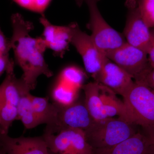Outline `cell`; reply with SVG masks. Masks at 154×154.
I'll return each instance as SVG.
<instances>
[{
  "mask_svg": "<svg viewBox=\"0 0 154 154\" xmlns=\"http://www.w3.org/2000/svg\"><path fill=\"white\" fill-rule=\"evenodd\" d=\"M11 22L13 29L10 38L11 49L14 52L15 62L23 72L20 79L30 91L36 88L40 76L50 78L53 75L45 59L47 47L42 36L34 38L30 36L34 25L22 15L13 14Z\"/></svg>",
  "mask_w": 154,
  "mask_h": 154,
  "instance_id": "1",
  "label": "cell"
},
{
  "mask_svg": "<svg viewBox=\"0 0 154 154\" xmlns=\"http://www.w3.org/2000/svg\"><path fill=\"white\" fill-rule=\"evenodd\" d=\"M134 125L119 117H111L94 121L85 132L88 143L93 148H108L136 133Z\"/></svg>",
  "mask_w": 154,
  "mask_h": 154,
  "instance_id": "2",
  "label": "cell"
},
{
  "mask_svg": "<svg viewBox=\"0 0 154 154\" xmlns=\"http://www.w3.org/2000/svg\"><path fill=\"white\" fill-rule=\"evenodd\" d=\"M0 85V134H8L13 122L18 120V108L21 97L30 92L14 73V66L6 72Z\"/></svg>",
  "mask_w": 154,
  "mask_h": 154,
  "instance_id": "3",
  "label": "cell"
},
{
  "mask_svg": "<svg viewBox=\"0 0 154 154\" xmlns=\"http://www.w3.org/2000/svg\"><path fill=\"white\" fill-rule=\"evenodd\" d=\"M123 98L133 124L145 129L154 128V90L134 82Z\"/></svg>",
  "mask_w": 154,
  "mask_h": 154,
  "instance_id": "4",
  "label": "cell"
},
{
  "mask_svg": "<svg viewBox=\"0 0 154 154\" xmlns=\"http://www.w3.org/2000/svg\"><path fill=\"white\" fill-rule=\"evenodd\" d=\"M99 1H85L90 14L88 27L91 30V36L96 47L106 55L127 42L123 35L112 28L102 17L97 5Z\"/></svg>",
  "mask_w": 154,
  "mask_h": 154,
  "instance_id": "5",
  "label": "cell"
},
{
  "mask_svg": "<svg viewBox=\"0 0 154 154\" xmlns=\"http://www.w3.org/2000/svg\"><path fill=\"white\" fill-rule=\"evenodd\" d=\"M42 136L52 154H94V149L82 130L67 128L55 133L44 131Z\"/></svg>",
  "mask_w": 154,
  "mask_h": 154,
  "instance_id": "6",
  "label": "cell"
},
{
  "mask_svg": "<svg viewBox=\"0 0 154 154\" xmlns=\"http://www.w3.org/2000/svg\"><path fill=\"white\" fill-rule=\"evenodd\" d=\"M105 56L126 72L135 82H142L152 68L147 53L127 42Z\"/></svg>",
  "mask_w": 154,
  "mask_h": 154,
  "instance_id": "7",
  "label": "cell"
},
{
  "mask_svg": "<svg viewBox=\"0 0 154 154\" xmlns=\"http://www.w3.org/2000/svg\"><path fill=\"white\" fill-rule=\"evenodd\" d=\"M71 44L82 59L86 72L94 78L100 72L107 57L96 47L91 35L80 29L76 23H72Z\"/></svg>",
  "mask_w": 154,
  "mask_h": 154,
  "instance_id": "8",
  "label": "cell"
},
{
  "mask_svg": "<svg viewBox=\"0 0 154 154\" xmlns=\"http://www.w3.org/2000/svg\"><path fill=\"white\" fill-rule=\"evenodd\" d=\"M54 104L57 107L55 123L51 127H46L45 131L46 132L55 133L67 128H77L85 131L94 122L85 101L81 102L77 100L73 104L66 107Z\"/></svg>",
  "mask_w": 154,
  "mask_h": 154,
  "instance_id": "9",
  "label": "cell"
},
{
  "mask_svg": "<svg viewBox=\"0 0 154 154\" xmlns=\"http://www.w3.org/2000/svg\"><path fill=\"white\" fill-rule=\"evenodd\" d=\"M128 9L123 36L126 42L148 53L150 45L151 29L145 22L136 0H128Z\"/></svg>",
  "mask_w": 154,
  "mask_h": 154,
  "instance_id": "10",
  "label": "cell"
},
{
  "mask_svg": "<svg viewBox=\"0 0 154 154\" xmlns=\"http://www.w3.org/2000/svg\"><path fill=\"white\" fill-rule=\"evenodd\" d=\"M95 82L123 97L134 83L132 77L107 57L102 69L94 78Z\"/></svg>",
  "mask_w": 154,
  "mask_h": 154,
  "instance_id": "11",
  "label": "cell"
},
{
  "mask_svg": "<svg viewBox=\"0 0 154 154\" xmlns=\"http://www.w3.org/2000/svg\"><path fill=\"white\" fill-rule=\"evenodd\" d=\"M39 21L43 28L42 37L47 48L51 50L56 56L63 57L71 44L72 23L65 26L54 25L49 22L44 14L41 15Z\"/></svg>",
  "mask_w": 154,
  "mask_h": 154,
  "instance_id": "12",
  "label": "cell"
},
{
  "mask_svg": "<svg viewBox=\"0 0 154 154\" xmlns=\"http://www.w3.org/2000/svg\"><path fill=\"white\" fill-rule=\"evenodd\" d=\"M0 141L6 154H51L42 136L12 137L0 134Z\"/></svg>",
  "mask_w": 154,
  "mask_h": 154,
  "instance_id": "13",
  "label": "cell"
},
{
  "mask_svg": "<svg viewBox=\"0 0 154 154\" xmlns=\"http://www.w3.org/2000/svg\"><path fill=\"white\" fill-rule=\"evenodd\" d=\"M94 154H150L148 138L137 132L116 145L102 149H94Z\"/></svg>",
  "mask_w": 154,
  "mask_h": 154,
  "instance_id": "14",
  "label": "cell"
},
{
  "mask_svg": "<svg viewBox=\"0 0 154 154\" xmlns=\"http://www.w3.org/2000/svg\"><path fill=\"white\" fill-rule=\"evenodd\" d=\"M100 83L95 82L84 85L82 87L85 94V103L94 121L107 118L100 98Z\"/></svg>",
  "mask_w": 154,
  "mask_h": 154,
  "instance_id": "15",
  "label": "cell"
},
{
  "mask_svg": "<svg viewBox=\"0 0 154 154\" xmlns=\"http://www.w3.org/2000/svg\"><path fill=\"white\" fill-rule=\"evenodd\" d=\"M32 106L36 115L42 124L47 125V127L53 126L55 123L57 115L56 105L49 102L47 97H39L30 94Z\"/></svg>",
  "mask_w": 154,
  "mask_h": 154,
  "instance_id": "16",
  "label": "cell"
},
{
  "mask_svg": "<svg viewBox=\"0 0 154 154\" xmlns=\"http://www.w3.org/2000/svg\"><path fill=\"white\" fill-rule=\"evenodd\" d=\"M80 90L57 79L51 90L53 102L62 107L71 105L78 100Z\"/></svg>",
  "mask_w": 154,
  "mask_h": 154,
  "instance_id": "17",
  "label": "cell"
},
{
  "mask_svg": "<svg viewBox=\"0 0 154 154\" xmlns=\"http://www.w3.org/2000/svg\"><path fill=\"white\" fill-rule=\"evenodd\" d=\"M30 92L22 95L18 108V120L22 121L26 129H32L42 124L41 120L33 110Z\"/></svg>",
  "mask_w": 154,
  "mask_h": 154,
  "instance_id": "18",
  "label": "cell"
},
{
  "mask_svg": "<svg viewBox=\"0 0 154 154\" xmlns=\"http://www.w3.org/2000/svg\"><path fill=\"white\" fill-rule=\"evenodd\" d=\"M85 73L82 69L75 66H69L62 70L58 76V79L70 85L82 89L86 79Z\"/></svg>",
  "mask_w": 154,
  "mask_h": 154,
  "instance_id": "19",
  "label": "cell"
},
{
  "mask_svg": "<svg viewBox=\"0 0 154 154\" xmlns=\"http://www.w3.org/2000/svg\"><path fill=\"white\" fill-rule=\"evenodd\" d=\"M11 50L10 39L6 37L0 27V77L14 66V61L10 57Z\"/></svg>",
  "mask_w": 154,
  "mask_h": 154,
  "instance_id": "20",
  "label": "cell"
},
{
  "mask_svg": "<svg viewBox=\"0 0 154 154\" xmlns=\"http://www.w3.org/2000/svg\"><path fill=\"white\" fill-rule=\"evenodd\" d=\"M23 8L38 13L44 14L45 11L48 8L51 0H12Z\"/></svg>",
  "mask_w": 154,
  "mask_h": 154,
  "instance_id": "21",
  "label": "cell"
},
{
  "mask_svg": "<svg viewBox=\"0 0 154 154\" xmlns=\"http://www.w3.org/2000/svg\"><path fill=\"white\" fill-rule=\"evenodd\" d=\"M142 16L149 28H154V0H136Z\"/></svg>",
  "mask_w": 154,
  "mask_h": 154,
  "instance_id": "22",
  "label": "cell"
},
{
  "mask_svg": "<svg viewBox=\"0 0 154 154\" xmlns=\"http://www.w3.org/2000/svg\"><path fill=\"white\" fill-rule=\"evenodd\" d=\"M151 39L150 45L148 51V59L152 68H154V28L151 29Z\"/></svg>",
  "mask_w": 154,
  "mask_h": 154,
  "instance_id": "23",
  "label": "cell"
},
{
  "mask_svg": "<svg viewBox=\"0 0 154 154\" xmlns=\"http://www.w3.org/2000/svg\"><path fill=\"white\" fill-rule=\"evenodd\" d=\"M140 83L144 84L154 90V68H152L146 75L142 82Z\"/></svg>",
  "mask_w": 154,
  "mask_h": 154,
  "instance_id": "24",
  "label": "cell"
},
{
  "mask_svg": "<svg viewBox=\"0 0 154 154\" xmlns=\"http://www.w3.org/2000/svg\"><path fill=\"white\" fill-rule=\"evenodd\" d=\"M146 135L149 142L150 154H154V128L146 129Z\"/></svg>",
  "mask_w": 154,
  "mask_h": 154,
  "instance_id": "25",
  "label": "cell"
},
{
  "mask_svg": "<svg viewBox=\"0 0 154 154\" xmlns=\"http://www.w3.org/2000/svg\"><path fill=\"white\" fill-rule=\"evenodd\" d=\"M0 154H6L5 151L3 147L1 141H0Z\"/></svg>",
  "mask_w": 154,
  "mask_h": 154,
  "instance_id": "26",
  "label": "cell"
},
{
  "mask_svg": "<svg viewBox=\"0 0 154 154\" xmlns=\"http://www.w3.org/2000/svg\"><path fill=\"white\" fill-rule=\"evenodd\" d=\"M76 2V3L77 4L79 7H81L82 5L83 4L84 2H85V0H75Z\"/></svg>",
  "mask_w": 154,
  "mask_h": 154,
  "instance_id": "27",
  "label": "cell"
},
{
  "mask_svg": "<svg viewBox=\"0 0 154 154\" xmlns=\"http://www.w3.org/2000/svg\"><path fill=\"white\" fill-rule=\"evenodd\" d=\"M51 154H52V153H51Z\"/></svg>",
  "mask_w": 154,
  "mask_h": 154,
  "instance_id": "28",
  "label": "cell"
}]
</instances>
